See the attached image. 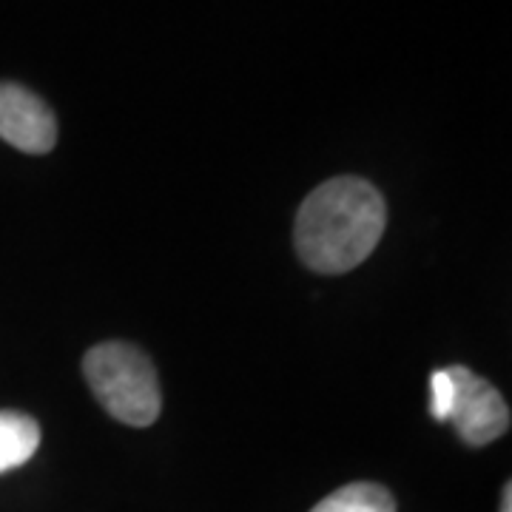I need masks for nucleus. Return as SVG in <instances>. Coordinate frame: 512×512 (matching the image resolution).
Listing matches in <instances>:
<instances>
[{"label": "nucleus", "mask_w": 512, "mask_h": 512, "mask_svg": "<svg viewBox=\"0 0 512 512\" xmlns=\"http://www.w3.org/2000/svg\"><path fill=\"white\" fill-rule=\"evenodd\" d=\"M311 512H396V501L379 484L356 481V484L330 493Z\"/></svg>", "instance_id": "6"}, {"label": "nucleus", "mask_w": 512, "mask_h": 512, "mask_svg": "<svg viewBox=\"0 0 512 512\" xmlns=\"http://www.w3.org/2000/svg\"><path fill=\"white\" fill-rule=\"evenodd\" d=\"M0 140L26 154H49L57 143L55 111L18 83H0Z\"/></svg>", "instance_id": "4"}, {"label": "nucleus", "mask_w": 512, "mask_h": 512, "mask_svg": "<svg viewBox=\"0 0 512 512\" xmlns=\"http://www.w3.org/2000/svg\"><path fill=\"white\" fill-rule=\"evenodd\" d=\"M450 407H453V379L444 367L430 376V413H433V419L447 421Z\"/></svg>", "instance_id": "7"}, {"label": "nucleus", "mask_w": 512, "mask_h": 512, "mask_svg": "<svg viewBox=\"0 0 512 512\" xmlns=\"http://www.w3.org/2000/svg\"><path fill=\"white\" fill-rule=\"evenodd\" d=\"M501 512H512V484H507L501 493Z\"/></svg>", "instance_id": "8"}, {"label": "nucleus", "mask_w": 512, "mask_h": 512, "mask_svg": "<svg viewBox=\"0 0 512 512\" xmlns=\"http://www.w3.org/2000/svg\"><path fill=\"white\" fill-rule=\"evenodd\" d=\"M447 373L453 379V407L447 421L456 424L458 436L470 447L501 439L510 430V407L504 396L470 367L453 365L447 367Z\"/></svg>", "instance_id": "3"}, {"label": "nucleus", "mask_w": 512, "mask_h": 512, "mask_svg": "<svg viewBox=\"0 0 512 512\" xmlns=\"http://www.w3.org/2000/svg\"><path fill=\"white\" fill-rule=\"evenodd\" d=\"M387 208L382 194L359 177H333L302 202L293 245L316 274H348L376 251Z\"/></svg>", "instance_id": "1"}, {"label": "nucleus", "mask_w": 512, "mask_h": 512, "mask_svg": "<svg viewBox=\"0 0 512 512\" xmlns=\"http://www.w3.org/2000/svg\"><path fill=\"white\" fill-rule=\"evenodd\" d=\"M40 447V424L26 413L0 410V473L18 470Z\"/></svg>", "instance_id": "5"}, {"label": "nucleus", "mask_w": 512, "mask_h": 512, "mask_svg": "<svg viewBox=\"0 0 512 512\" xmlns=\"http://www.w3.org/2000/svg\"><path fill=\"white\" fill-rule=\"evenodd\" d=\"M83 373L94 399L103 404L111 419L148 427L160 416L163 396L157 370L146 353L128 342L94 345L83 359Z\"/></svg>", "instance_id": "2"}]
</instances>
